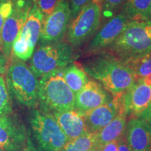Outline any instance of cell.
<instances>
[{
  "mask_svg": "<svg viewBox=\"0 0 151 151\" xmlns=\"http://www.w3.org/2000/svg\"><path fill=\"white\" fill-rule=\"evenodd\" d=\"M85 71L116 97L124 93L136 81L129 65L109 52L103 51L83 64Z\"/></svg>",
  "mask_w": 151,
  "mask_h": 151,
  "instance_id": "obj_1",
  "label": "cell"
},
{
  "mask_svg": "<svg viewBox=\"0 0 151 151\" xmlns=\"http://www.w3.org/2000/svg\"><path fill=\"white\" fill-rule=\"evenodd\" d=\"M107 49L129 65L148 55L151 52V20L129 21Z\"/></svg>",
  "mask_w": 151,
  "mask_h": 151,
  "instance_id": "obj_2",
  "label": "cell"
},
{
  "mask_svg": "<svg viewBox=\"0 0 151 151\" xmlns=\"http://www.w3.org/2000/svg\"><path fill=\"white\" fill-rule=\"evenodd\" d=\"M29 122L28 151H60L69 141L51 113L33 109Z\"/></svg>",
  "mask_w": 151,
  "mask_h": 151,
  "instance_id": "obj_3",
  "label": "cell"
},
{
  "mask_svg": "<svg viewBox=\"0 0 151 151\" xmlns=\"http://www.w3.org/2000/svg\"><path fill=\"white\" fill-rule=\"evenodd\" d=\"M62 70L46 73L39 81V104L51 114L74 110L75 94L65 82Z\"/></svg>",
  "mask_w": 151,
  "mask_h": 151,
  "instance_id": "obj_4",
  "label": "cell"
},
{
  "mask_svg": "<svg viewBox=\"0 0 151 151\" xmlns=\"http://www.w3.org/2000/svg\"><path fill=\"white\" fill-rule=\"evenodd\" d=\"M6 81L10 94L19 104L28 108L39 104V81L24 61L13 58L7 67Z\"/></svg>",
  "mask_w": 151,
  "mask_h": 151,
  "instance_id": "obj_5",
  "label": "cell"
},
{
  "mask_svg": "<svg viewBox=\"0 0 151 151\" xmlns=\"http://www.w3.org/2000/svg\"><path fill=\"white\" fill-rule=\"evenodd\" d=\"M74 60L72 46L65 41L42 43L34 52L30 69L37 78L57 70H62Z\"/></svg>",
  "mask_w": 151,
  "mask_h": 151,
  "instance_id": "obj_6",
  "label": "cell"
},
{
  "mask_svg": "<svg viewBox=\"0 0 151 151\" xmlns=\"http://www.w3.org/2000/svg\"><path fill=\"white\" fill-rule=\"evenodd\" d=\"M101 7L97 1L91 0L81 9L69 24L67 40L73 46H79L95 33L101 20Z\"/></svg>",
  "mask_w": 151,
  "mask_h": 151,
  "instance_id": "obj_7",
  "label": "cell"
},
{
  "mask_svg": "<svg viewBox=\"0 0 151 151\" xmlns=\"http://www.w3.org/2000/svg\"><path fill=\"white\" fill-rule=\"evenodd\" d=\"M71 19L68 0H61L55 9L43 18L39 40L42 43L62 41L67 33Z\"/></svg>",
  "mask_w": 151,
  "mask_h": 151,
  "instance_id": "obj_8",
  "label": "cell"
},
{
  "mask_svg": "<svg viewBox=\"0 0 151 151\" xmlns=\"http://www.w3.org/2000/svg\"><path fill=\"white\" fill-rule=\"evenodd\" d=\"M28 146L24 125L12 115L0 116V148L4 151H24Z\"/></svg>",
  "mask_w": 151,
  "mask_h": 151,
  "instance_id": "obj_9",
  "label": "cell"
},
{
  "mask_svg": "<svg viewBox=\"0 0 151 151\" xmlns=\"http://www.w3.org/2000/svg\"><path fill=\"white\" fill-rule=\"evenodd\" d=\"M13 2L12 12L4 24L0 43V49L8 60L11 59L12 55L13 43L23 27L32 7L14 1Z\"/></svg>",
  "mask_w": 151,
  "mask_h": 151,
  "instance_id": "obj_10",
  "label": "cell"
},
{
  "mask_svg": "<svg viewBox=\"0 0 151 151\" xmlns=\"http://www.w3.org/2000/svg\"><path fill=\"white\" fill-rule=\"evenodd\" d=\"M129 21L131 20L122 12L111 17L90 41L86 52L97 54L104 51L120 35Z\"/></svg>",
  "mask_w": 151,
  "mask_h": 151,
  "instance_id": "obj_11",
  "label": "cell"
},
{
  "mask_svg": "<svg viewBox=\"0 0 151 151\" xmlns=\"http://www.w3.org/2000/svg\"><path fill=\"white\" fill-rule=\"evenodd\" d=\"M122 101L127 116L138 118L151 103V86L142 79H136L122 94Z\"/></svg>",
  "mask_w": 151,
  "mask_h": 151,
  "instance_id": "obj_12",
  "label": "cell"
},
{
  "mask_svg": "<svg viewBox=\"0 0 151 151\" xmlns=\"http://www.w3.org/2000/svg\"><path fill=\"white\" fill-rule=\"evenodd\" d=\"M118 111V99L116 97H113V100H109L100 106L78 113L82 117L88 132L90 134H96L113 120Z\"/></svg>",
  "mask_w": 151,
  "mask_h": 151,
  "instance_id": "obj_13",
  "label": "cell"
},
{
  "mask_svg": "<svg viewBox=\"0 0 151 151\" xmlns=\"http://www.w3.org/2000/svg\"><path fill=\"white\" fill-rule=\"evenodd\" d=\"M108 101L109 97L101 86L89 80L75 95L74 110L78 113H84L100 106Z\"/></svg>",
  "mask_w": 151,
  "mask_h": 151,
  "instance_id": "obj_14",
  "label": "cell"
},
{
  "mask_svg": "<svg viewBox=\"0 0 151 151\" xmlns=\"http://www.w3.org/2000/svg\"><path fill=\"white\" fill-rule=\"evenodd\" d=\"M125 139L130 151H151V126L139 118L127 123Z\"/></svg>",
  "mask_w": 151,
  "mask_h": 151,
  "instance_id": "obj_15",
  "label": "cell"
},
{
  "mask_svg": "<svg viewBox=\"0 0 151 151\" xmlns=\"http://www.w3.org/2000/svg\"><path fill=\"white\" fill-rule=\"evenodd\" d=\"M119 111L113 120L99 132L93 134L97 150L100 147L112 141H118L124 137L127 126V113L125 112L122 97H118Z\"/></svg>",
  "mask_w": 151,
  "mask_h": 151,
  "instance_id": "obj_16",
  "label": "cell"
},
{
  "mask_svg": "<svg viewBox=\"0 0 151 151\" xmlns=\"http://www.w3.org/2000/svg\"><path fill=\"white\" fill-rule=\"evenodd\" d=\"M52 114L69 141L89 133L82 117L75 110L56 112Z\"/></svg>",
  "mask_w": 151,
  "mask_h": 151,
  "instance_id": "obj_17",
  "label": "cell"
},
{
  "mask_svg": "<svg viewBox=\"0 0 151 151\" xmlns=\"http://www.w3.org/2000/svg\"><path fill=\"white\" fill-rule=\"evenodd\" d=\"M43 20V15L35 4H34L28 13L25 23L20 32L29 39L32 46L35 47L40 37Z\"/></svg>",
  "mask_w": 151,
  "mask_h": 151,
  "instance_id": "obj_18",
  "label": "cell"
},
{
  "mask_svg": "<svg viewBox=\"0 0 151 151\" xmlns=\"http://www.w3.org/2000/svg\"><path fill=\"white\" fill-rule=\"evenodd\" d=\"M63 77L68 86L70 88L75 95L88 82V76L83 67L76 63H71L62 70Z\"/></svg>",
  "mask_w": 151,
  "mask_h": 151,
  "instance_id": "obj_19",
  "label": "cell"
},
{
  "mask_svg": "<svg viewBox=\"0 0 151 151\" xmlns=\"http://www.w3.org/2000/svg\"><path fill=\"white\" fill-rule=\"evenodd\" d=\"M150 1L151 0H124L121 12L130 20H140L148 11Z\"/></svg>",
  "mask_w": 151,
  "mask_h": 151,
  "instance_id": "obj_20",
  "label": "cell"
},
{
  "mask_svg": "<svg viewBox=\"0 0 151 151\" xmlns=\"http://www.w3.org/2000/svg\"><path fill=\"white\" fill-rule=\"evenodd\" d=\"M35 48L29 39L25 35L20 32L13 43V57L22 61H26L32 57Z\"/></svg>",
  "mask_w": 151,
  "mask_h": 151,
  "instance_id": "obj_21",
  "label": "cell"
},
{
  "mask_svg": "<svg viewBox=\"0 0 151 151\" xmlns=\"http://www.w3.org/2000/svg\"><path fill=\"white\" fill-rule=\"evenodd\" d=\"M60 151H97L93 134H87L69 141Z\"/></svg>",
  "mask_w": 151,
  "mask_h": 151,
  "instance_id": "obj_22",
  "label": "cell"
},
{
  "mask_svg": "<svg viewBox=\"0 0 151 151\" xmlns=\"http://www.w3.org/2000/svg\"><path fill=\"white\" fill-rule=\"evenodd\" d=\"M4 75L0 74V116L12 114L13 109Z\"/></svg>",
  "mask_w": 151,
  "mask_h": 151,
  "instance_id": "obj_23",
  "label": "cell"
},
{
  "mask_svg": "<svg viewBox=\"0 0 151 151\" xmlns=\"http://www.w3.org/2000/svg\"><path fill=\"white\" fill-rule=\"evenodd\" d=\"M136 79H141L151 73V52L134 63L129 64Z\"/></svg>",
  "mask_w": 151,
  "mask_h": 151,
  "instance_id": "obj_24",
  "label": "cell"
},
{
  "mask_svg": "<svg viewBox=\"0 0 151 151\" xmlns=\"http://www.w3.org/2000/svg\"><path fill=\"white\" fill-rule=\"evenodd\" d=\"M99 3L101 7L102 16L105 17H111L113 16L120 6L123 4L124 0H94Z\"/></svg>",
  "mask_w": 151,
  "mask_h": 151,
  "instance_id": "obj_25",
  "label": "cell"
},
{
  "mask_svg": "<svg viewBox=\"0 0 151 151\" xmlns=\"http://www.w3.org/2000/svg\"><path fill=\"white\" fill-rule=\"evenodd\" d=\"M60 1L61 0H37L35 4L44 18L55 9Z\"/></svg>",
  "mask_w": 151,
  "mask_h": 151,
  "instance_id": "obj_26",
  "label": "cell"
},
{
  "mask_svg": "<svg viewBox=\"0 0 151 151\" xmlns=\"http://www.w3.org/2000/svg\"><path fill=\"white\" fill-rule=\"evenodd\" d=\"M13 7H14L13 0H0V43H1V35L4 24L12 12Z\"/></svg>",
  "mask_w": 151,
  "mask_h": 151,
  "instance_id": "obj_27",
  "label": "cell"
},
{
  "mask_svg": "<svg viewBox=\"0 0 151 151\" xmlns=\"http://www.w3.org/2000/svg\"><path fill=\"white\" fill-rule=\"evenodd\" d=\"M91 0H70V10L71 14V19H73L81 11V9L88 4Z\"/></svg>",
  "mask_w": 151,
  "mask_h": 151,
  "instance_id": "obj_28",
  "label": "cell"
},
{
  "mask_svg": "<svg viewBox=\"0 0 151 151\" xmlns=\"http://www.w3.org/2000/svg\"><path fill=\"white\" fill-rule=\"evenodd\" d=\"M138 118H139L140 120H143L151 126V103Z\"/></svg>",
  "mask_w": 151,
  "mask_h": 151,
  "instance_id": "obj_29",
  "label": "cell"
},
{
  "mask_svg": "<svg viewBox=\"0 0 151 151\" xmlns=\"http://www.w3.org/2000/svg\"><path fill=\"white\" fill-rule=\"evenodd\" d=\"M8 60V58L3 54V52H0V74L4 75L6 73Z\"/></svg>",
  "mask_w": 151,
  "mask_h": 151,
  "instance_id": "obj_30",
  "label": "cell"
},
{
  "mask_svg": "<svg viewBox=\"0 0 151 151\" xmlns=\"http://www.w3.org/2000/svg\"><path fill=\"white\" fill-rule=\"evenodd\" d=\"M97 151H118V141H112L103 145Z\"/></svg>",
  "mask_w": 151,
  "mask_h": 151,
  "instance_id": "obj_31",
  "label": "cell"
},
{
  "mask_svg": "<svg viewBox=\"0 0 151 151\" xmlns=\"http://www.w3.org/2000/svg\"><path fill=\"white\" fill-rule=\"evenodd\" d=\"M118 151H130L124 137L118 141Z\"/></svg>",
  "mask_w": 151,
  "mask_h": 151,
  "instance_id": "obj_32",
  "label": "cell"
},
{
  "mask_svg": "<svg viewBox=\"0 0 151 151\" xmlns=\"http://www.w3.org/2000/svg\"><path fill=\"white\" fill-rule=\"evenodd\" d=\"M13 1H16V2L22 4L29 6H32V5L35 3L37 0H13Z\"/></svg>",
  "mask_w": 151,
  "mask_h": 151,
  "instance_id": "obj_33",
  "label": "cell"
},
{
  "mask_svg": "<svg viewBox=\"0 0 151 151\" xmlns=\"http://www.w3.org/2000/svg\"><path fill=\"white\" fill-rule=\"evenodd\" d=\"M151 20V1L150 6H149V8L147 11V12L144 14L142 18H141L140 20Z\"/></svg>",
  "mask_w": 151,
  "mask_h": 151,
  "instance_id": "obj_34",
  "label": "cell"
},
{
  "mask_svg": "<svg viewBox=\"0 0 151 151\" xmlns=\"http://www.w3.org/2000/svg\"><path fill=\"white\" fill-rule=\"evenodd\" d=\"M0 151H4V150L3 149H1V148H0Z\"/></svg>",
  "mask_w": 151,
  "mask_h": 151,
  "instance_id": "obj_35",
  "label": "cell"
}]
</instances>
